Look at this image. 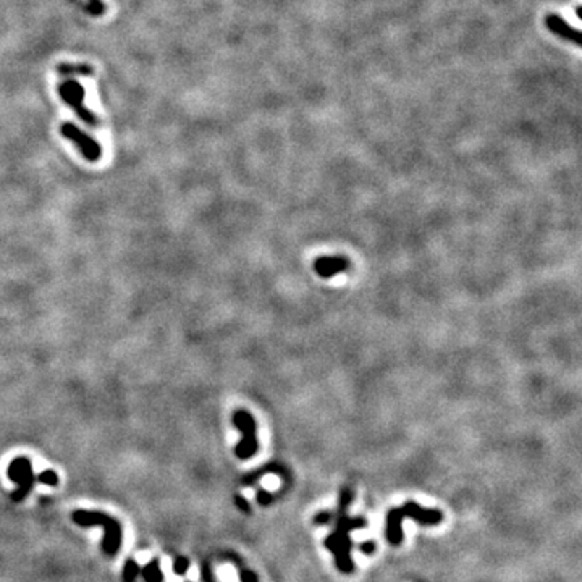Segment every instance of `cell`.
<instances>
[{"label": "cell", "mask_w": 582, "mask_h": 582, "mask_svg": "<svg viewBox=\"0 0 582 582\" xmlns=\"http://www.w3.org/2000/svg\"><path fill=\"white\" fill-rule=\"evenodd\" d=\"M545 26H547V29L550 31V33L558 36V38L573 42V44L576 46H581L579 31L566 23V21L562 17H558V15H555V13L547 15V17H545Z\"/></svg>", "instance_id": "obj_6"}, {"label": "cell", "mask_w": 582, "mask_h": 582, "mask_svg": "<svg viewBox=\"0 0 582 582\" xmlns=\"http://www.w3.org/2000/svg\"><path fill=\"white\" fill-rule=\"evenodd\" d=\"M235 501H236L238 506H240L243 511H250V503H248V501H246L245 499H243V496L236 495V496H235Z\"/></svg>", "instance_id": "obj_17"}, {"label": "cell", "mask_w": 582, "mask_h": 582, "mask_svg": "<svg viewBox=\"0 0 582 582\" xmlns=\"http://www.w3.org/2000/svg\"><path fill=\"white\" fill-rule=\"evenodd\" d=\"M188 568H189V560H188V558H184V557H178L177 560H175L173 571H175V573H177V574H180V576L187 574Z\"/></svg>", "instance_id": "obj_13"}, {"label": "cell", "mask_w": 582, "mask_h": 582, "mask_svg": "<svg viewBox=\"0 0 582 582\" xmlns=\"http://www.w3.org/2000/svg\"><path fill=\"white\" fill-rule=\"evenodd\" d=\"M390 515L393 516H410L414 517V520L421 521L422 524H437L442 521V513L433 511V510H422V508L417 506L416 503H407L405 508H400V510H391Z\"/></svg>", "instance_id": "obj_8"}, {"label": "cell", "mask_w": 582, "mask_h": 582, "mask_svg": "<svg viewBox=\"0 0 582 582\" xmlns=\"http://www.w3.org/2000/svg\"><path fill=\"white\" fill-rule=\"evenodd\" d=\"M8 479L18 485V489L12 494L13 501L25 500L28 494L33 489V484L36 480V475L33 474V464L28 458L18 456L15 458L8 466Z\"/></svg>", "instance_id": "obj_4"}, {"label": "cell", "mask_w": 582, "mask_h": 582, "mask_svg": "<svg viewBox=\"0 0 582 582\" xmlns=\"http://www.w3.org/2000/svg\"><path fill=\"white\" fill-rule=\"evenodd\" d=\"M58 96L62 97L63 102L75 110V114L81 119L84 123L88 125H97V119L91 110H89L86 105H84V96H86V91H84L83 84H79L75 79H67L58 84Z\"/></svg>", "instance_id": "obj_3"}, {"label": "cell", "mask_w": 582, "mask_h": 582, "mask_svg": "<svg viewBox=\"0 0 582 582\" xmlns=\"http://www.w3.org/2000/svg\"><path fill=\"white\" fill-rule=\"evenodd\" d=\"M204 579L208 581V582H212V576H210L209 566H205V568H204Z\"/></svg>", "instance_id": "obj_20"}, {"label": "cell", "mask_w": 582, "mask_h": 582, "mask_svg": "<svg viewBox=\"0 0 582 582\" xmlns=\"http://www.w3.org/2000/svg\"><path fill=\"white\" fill-rule=\"evenodd\" d=\"M272 499H273V496H272L271 494H267V492H266V490H261V492H259V495H257V500H259V503H261V505H264V506H266V505H269V503H271V501H272Z\"/></svg>", "instance_id": "obj_15"}, {"label": "cell", "mask_w": 582, "mask_h": 582, "mask_svg": "<svg viewBox=\"0 0 582 582\" xmlns=\"http://www.w3.org/2000/svg\"><path fill=\"white\" fill-rule=\"evenodd\" d=\"M36 480H38L39 484L50 485V487L58 485V475H57L55 471H52V469L42 471V473L39 475H36Z\"/></svg>", "instance_id": "obj_12"}, {"label": "cell", "mask_w": 582, "mask_h": 582, "mask_svg": "<svg viewBox=\"0 0 582 582\" xmlns=\"http://www.w3.org/2000/svg\"><path fill=\"white\" fill-rule=\"evenodd\" d=\"M72 517H73V521L81 527L102 526L105 529L102 550L107 555H110V557L115 553H119V550L121 547V526L119 521L107 515H104V513L86 511V510L75 511L72 515Z\"/></svg>", "instance_id": "obj_1"}, {"label": "cell", "mask_w": 582, "mask_h": 582, "mask_svg": "<svg viewBox=\"0 0 582 582\" xmlns=\"http://www.w3.org/2000/svg\"><path fill=\"white\" fill-rule=\"evenodd\" d=\"M231 422L235 424L238 431L241 432V440L235 447V453L240 459H248L256 454L259 443H257V424L250 411L246 410H236L233 412Z\"/></svg>", "instance_id": "obj_2"}, {"label": "cell", "mask_w": 582, "mask_h": 582, "mask_svg": "<svg viewBox=\"0 0 582 582\" xmlns=\"http://www.w3.org/2000/svg\"><path fill=\"white\" fill-rule=\"evenodd\" d=\"M349 267V261L343 256H322L314 262V269L319 277L332 278L345 272Z\"/></svg>", "instance_id": "obj_7"}, {"label": "cell", "mask_w": 582, "mask_h": 582, "mask_svg": "<svg viewBox=\"0 0 582 582\" xmlns=\"http://www.w3.org/2000/svg\"><path fill=\"white\" fill-rule=\"evenodd\" d=\"M329 521H330L329 513H320V515L316 517V522H329Z\"/></svg>", "instance_id": "obj_19"}, {"label": "cell", "mask_w": 582, "mask_h": 582, "mask_svg": "<svg viewBox=\"0 0 582 582\" xmlns=\"http://www.w3.org/2000/svg\"><path fill=\"white\" fill-rule=\"evenodd\" d=\"M141 568L137 566L136 562L133 560H128V562L125 563V569H123V581L125 582H135V579L137 578V574H140Z\"/></svg>", "instance_id": "obj_11"}, {"label": "cell", "mask_w": 582, "mask_h": 582, "mask_svg": "<svg viewBox=\"0 0 582 582\" xmlns=\"http://www.w3.org/2000/svg\"><path fill=\"white\" fill-rule=\"evenodd\" d=\"M142 574V579L146 582H162L163 581V574L161 568H158V560H152V562L144 566L142 571H140Z\"/></svg>", "instance_id": "obj_10"}, {"label": "cell", "mask_w": 582, "mask_h": 582, "mask_svg": "<svg viewBox=\"0 0 582 582\" xmlns=\"http://www.w3.org/2000/svg\"><path fill=\"white\" fill-rule=\"evenodd\" d=\"M60 133L63 137L75 142V146L81 151L83 157L89 162H97L100 156H102V147H100L99 142L91 137L89 135L84 133L78 128L76 125L73 123H63L60 126Z\"/></svg>", "instance_id": "obj_5"}, {"label": "cell", "mask_w": 582, "mask_h": 582, "mask_svg": "<svg viewBox=\"0 0 582 582\" xmlns=\"http://www.w3.org/2000/svg\"><path fill=\"white\" fill-rule=\"evenodd\" d=\"M374 548H375L374 542H366V543L361 545V550H363V552H366V553H372Z\"/></svg>", "instance_id": "obj_18"}, {"label": "cell", "mask_w": 582, "mask_h": 582, "mask_svg": "<svg viewBox=\"0 0 582 582\" xmlns=\"http://www.w3.org/2000/svg\"><path fill=\"white\" fill-rule=\"evenodd\" d=\"M57 73L62 76H91L94 73V68L89 65V63H78V65L76 63H58Z\"/></svg>", "instance_id": "obj_9"}, {"label": "cell", "mask_w": 582, "mask_h": 582, "mask_svg": "<svg viewBox=\"0 0 582 582\" xmlns=\"http://www.w3.org/2000/svg\"><path fill=\"white\" fill-rule=\"evenodd\" d=\"M241 582H257L256 574L251 571H241Z\"/></svg>", "instance_id": "obj_16"}, {"label": "cell", "mask_w": 582, "mask_h": 582, "mask_svg": "<svg viewBox=\"0 0 582 582\" xmlns=\"http://www.w3.org/2000/svg\"><path fill=\"white\" fill-rule=\"evenodd\" d=\"M89 2H91V7H89V12H91L93 15H100L104 12V4L100 2V0H89Z\"/></svg>", "instance_id": "obj_14"}]
</instances>
